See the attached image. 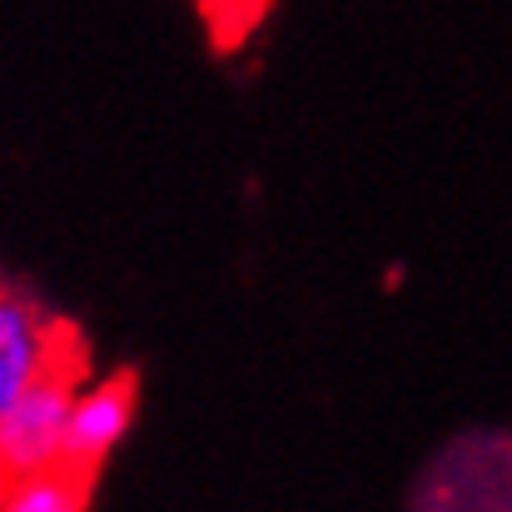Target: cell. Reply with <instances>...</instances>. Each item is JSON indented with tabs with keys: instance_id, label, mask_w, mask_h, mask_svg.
<instances>
[{
	"instance_id": "obj_1",
	"label": "cell",
	"mask_w": 512,
	"mask_h": 512,
	"mask_svg": "<svg viewBox=\"0 0 512 512\" xmlns=\"http://www.w3.org/2000/svg\"><path fill=\"white\" fill-rule=\"evenodd\" d=\"M80 373L85 353H70L0 418V478L65 463V428H70V403L80 393Z\"/></svg>"
},
{
	"instance_id": "obj_2",
	"label": "cell",
	"mask_w": 512,
	"mask_h": 512,
	"mask_svg": "<svg viewBox=\"0 0 512 512\" xmlns=\"http://www.w3.org/2000/svg\"><path fill=\"white\" fill-rule=\"evenodd\" d=\"M70 353H80V339L70 324L40 314L30 299L0 289V418Z\"/></svg>"
},
{
	"instance_id": "obj_3",
	"label": "cell",
	"mask_w": 512,
	"mask_h": 512,
	"mask_svg": "<svg viewBox=\"0 0 512 512\" xmlns=\"http://www.w3.org/2000/svg\"><path fill=\"white\" fill-rule=\"evenodd\" d=\"M135 373H110L95 383H80L75 403H70V428H65V463L80 473H100V463L115 453V443L130 433L135 423Z\"/></svg>"
},
{
	"instance_id": "obj_4",
	"label": "cell",
	"mask_w": 512,
	"mask_h": 512,
	"mask_svg": "<svg viewBox=\"0 0 512 512\" xmlns=\"http://www.w3.org/2000/svg\"><path fill=\"white\" fill-rule=\"evenodd\" d=\"M90 473L60 463L20 478H0V512H85L90 503Z\"/></svg>"
}]
</instances>
